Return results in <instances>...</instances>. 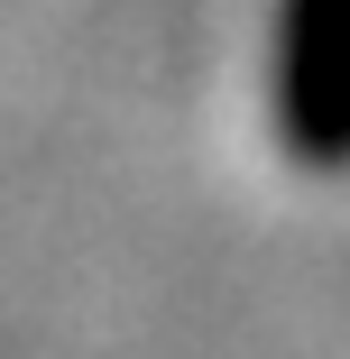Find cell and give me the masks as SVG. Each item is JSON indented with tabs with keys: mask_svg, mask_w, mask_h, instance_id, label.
Instances as JSON below:
<instances>
[{
	"mask_svg": "<svg viewBox=\"0 0 350 359\" xmlns=\"http://www.w3.org/2000/svg\"><path fill=\"white\" fill-rule=\"evenodd\" d=\"M276 120L304 166L350 157V0H286L276 37Z\"/></svg>",
	"mask_w": 350,
	"mask_h": 359,
	"instance_id": "cell-1",
	"label": "cell"
}]
</instances>
